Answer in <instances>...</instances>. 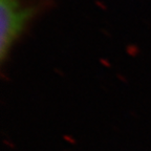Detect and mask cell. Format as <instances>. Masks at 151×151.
<instances>
[{
	"mask_svg": "<svg viewBox=\"0 0 151 151\" xmlns=\"http://www.w3.org/2000/svg\"><path fill=\"white\" fill-rule=\"evenodd\" d=\"M33 17V9L21 0H1V46L0 57L4 61L25 26Z\"/></svg>",
	"mask_w": 151,
	"mask_h": 151,
	"instance_id": "obj_1",
	"label": "cell"
}]
</instances>
